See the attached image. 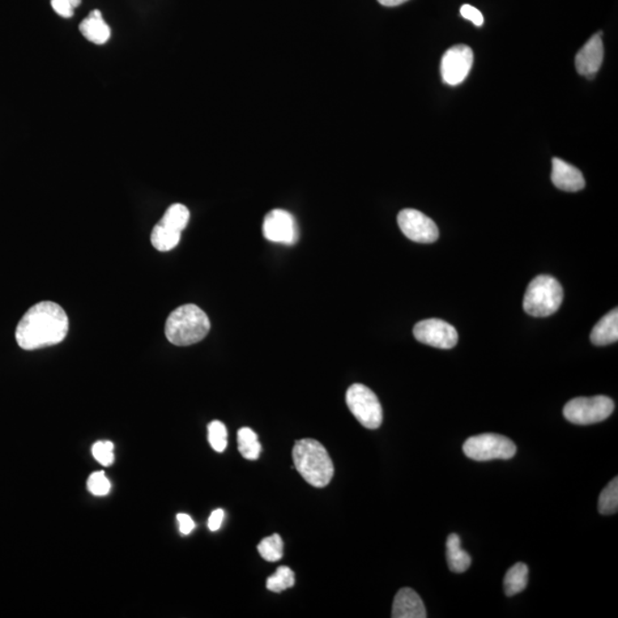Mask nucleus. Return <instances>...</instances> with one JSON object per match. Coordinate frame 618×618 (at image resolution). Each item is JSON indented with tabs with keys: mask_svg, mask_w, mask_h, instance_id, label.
I'll use <instances>...</instances> for the list:
<instances>
[{
	"mask_svg": "<svg viewBox=\"0 0 618 618\" xmlns=\"http://www.w3.org/2000/svg\"><path fill=\"white\" fill-rule=\"evenodd\" d=\"M79 30L88 41L95 42L97 45L106 44L109 41L110 35H112V30L105 23V20L102 19L99 10L89 13L88 18L79 24Z\"/></svg>",
	"mask_w": 618,
	"mask_h": 618,
	"instance_id": "15",
	"label": "nucleus"
},
{
	"mask_svg": "<svg viewBox=\"0 0 618 618\" xmlns=\"http://www.w3.org/2000/svg\"><path fill=\"white\" fill-rule=\"evenodd\" d=\"M225 518V512L223 510L213 511L211 517L208 518V527L211 531H217L220 530L221 524H223Z\"/></svg>",
	"mask_w": 618,
	"mask_h": 618,
	"instance_id": "31",
	"label": "nucleus"
},
{
	"mask_svg": "<svg viewBox=\"0 0 618 618\" xmlns=\"http://www.w3.org/2000/svg\"><path fill=\"white\" fill-rule=\"evenodd\" d=\"M263 233L266 240L281 244L293 245L300 238L295 217L281 208L271 211L265 217Z\"/></svg>",
	"mask_w": 618,
	"mask_h": 618,
	"instance_id": "11",
	"label": "nucleus"
},
{
	"mask_svg": "<svg viewBox=\"0 0 618 618\" xmlns=\"http://www.w3.org/2000/svg\"><path fill=\"white\" fill-rule=\"evenodd\" d=\"M179 528H180L181 534L189 535L195 530L194 520L189 514L179 513L177 515Z\"/></svg>",
	"mask_w": 618,
	"mask_h": 618,
	"instance_id": "30",
	"label": "nucleus"
},
{
	"mask_svg": "<svg viewBox=\"0 0 618 618\" xmlns=\"http://www.w3.org/2000/svg\"><path fill=\"white\" fill-rule=\"evenodd\" d=\"M426 608L416 591L403 587L395 595L392 617L393 618H425Z\"/></svg>",
	"mask_w": 618,
	"mask_h": 618,
	"instance_id": "14",
	"label": "nucleus"
},
{
	"mask_svg": "<svg viewBox=\"0 0 618 618\" xmlns=\"http://www.w3.org/2000/svg\"><path fill=\"white\" fill-rule=\"evenodd\" d=\"M460 15H462L464 19L471 21L476 27H481L484 23L483 13L477 10V8L468 5V4H466V5H463L462 8H460Z\"/></svg>",
	"mask_w": 618,
	"mask_h": 618,
	"instance_id": "28",
	"label": "nucleus"
},
{
	"mask_svg": "<svg viewBox=\"0 0 618 618\" xmlns=\"http://www.w3.org/2000/svg\"><path fill=\"white\" fill-rule=\"evenodd\" d=\"M413 336L429 346L450 349L458 343V332L451 324L438 318L424 319L413 327Z\"/></svg>",
	"mask_w": 618,
	"mask_h": 618,
	"instance_id": "8",
	"label": "nucleus"
},
{
	"mask_svg": "<svg viewBox=\"0 0 618 618\" xmlns=\"http://www.w3.org/2000/svg\"><path fill=\"white\" fill-rule=\"evenodd\" d=\"M210 327V319L198 306L183 305L166 319L165 336L176 346H190L206 338Z\"/></svg>",
	"mask_w": 618,
	"mask_h": 618,
	"instance_id": "3",
	"label": "nucleus"
},
{
	"mask_svg": "<svg viewBox=\"0 0 618 618\" xmlns=\"http://www.w3.org/2000/svg\"><path fill=\"white\" fill-rule=\"evenodd\" d=\"M258 551L263 559L268 562L279 561L283 557V540L279 534L266 537L258 545Z\"/></svg>",
	"mask_w": 618,
	"mask_h": 618,
	"instance_id": "24",
	"label": "nucleus"
},
{
	"mask_svg": "<svg viewBox=\"0 0 618 618\" xmlns=\"http://www.w3.org/2000/svg\"><path fill=\"white\" fill-rule=\"evenodd\" d=\"M296 583L295 573L289 568L287 566L279 567L276 573L272 575L270 578L267 579L266 586L267 589L275 592V594H280L285 590L293 587Z\"/></svg>",
	"mask_w": 618,
	"mask_h": 618,
	"instance_id": "22",
	"label": "nucleus"
},
{
	"mask_svg": "<svg viewBox=\"0 0 618 618\" xmlns=\"http://www.w3.org/2000/svg\"><path fill=\"white\" fill-rule=\"evenodd\" d=\"M51 5L57 12V14L62 16V18L69 19L74 16V7H72L69 0H52Z\"/></svg>",
	"mask_w": 618,
	"mask_h": 618,
	"instance_id": "29",
	"label": "nucleus"
},
{
	"mask_svg": "<svg viewBox=\"0 0 618 618\" xmlns=\"http://www.w3.org/2000/svg\"><path fill=\"white\" fill-rule=\"evenodd\" d=\"M530 581V568L523 562L511 567L505 575L504 591L507 596H513L526 589Z\"/></svg>",
	"mask_w": 618,
	"mask_h": 618,
	"instance_id": "18",
	"label": "nucleus"
},
{
	"mask_svg": "<svg viewBox=\"0 0 618 618\" xmlns=\"http://www.w3.org/2000/svg\"><path fill=\"white\" fill-rule=\"evenodd\" d=\"M208 438L212 449L217 453H224L228 445V432L224 423L220 420H213L208 426Z\"/></svg>",
	"mask_w": 618,
	"mask_h": 618,
	"instance_id": "25",
	"label": "nucleus"
},
{
	"mask_svg": "<svg viewBox=\"0 0 618 618\" xmlns=\"http://www.w3.org/2000/svg\"><path fill=\"white\" fill-rule=\"evenodd\" d=\"M238 450L245 459L257 460L262 453V445L257 433L249 428H242L237 433Z\"/></svg>",
	"mask_w": 618,
	"mask_h": 618,
	"instance_id": "20",
	"label": "nucleus"
},
{
	"mask_svg": "<svg viewBox=\"0 0 618 618\" xmlns=\"http://www.w3.org/2000/svg\"><path fill=\"white\" fill-rule=\"evenodd\" d=\"M473 51L467 45H456L447 51L441 61V76L443 82L450 87H456L466 79L472 69Z\"/></svg>",
	"mask_w": 618,
	"mask_h": 618,
	"instance_id": "9",
	"label": "nucleus"
},
{
	"mask_svg": "<svg viewBox=\"0 0 618 618\" xmlns=\"http://www.w3.org/2000/svg\"><path fill=\"white\" fill-rule=\"evenodd\" d=\"M379 4L383 6L394 7L402 5V4L408 2V0H378Z\"/></svg>",
	"mask_w": 618,
	"mask_h": 618,
	"instance_id": "32",
	"label": "nucleus"
},
{
	"mask_svg": "<svg viewBox=\"0 0 618 618\" xmlns=\"http://www.w3.org/2000/svg\"><path fill=\"white\" fill-rule=\"evenodd\" d=\"M68 330L69 318L62 307L53 301H42L21 318L15 338L21 348L35 351L63 342Z\"/></svg>",
	"mask_w": 618,
	"mask_h": 618,
	"instance_id": "1",
	"label": "nucleus"
},
{
	"mask_svg": "<svg viewBox=\"0 0 618 618\" xmlns=\"http://www.w3.org/2000/svg\"><path fill=\"white\" fill-rule=\"evenodd\" d=\"M564 289L559 281L549 275H540L528 285L523 298V309L534 318H548L560 309Z\"/></svg>",
	"mask_w": 618,
	"mask_h": 618,
	"instance_id": "4",
	"label": "nucleus"
},
{
	"mask_svg": "<svg viewBox=\"0 0 618 618\" xmlns=\"http://www.w3.org/2000/svg\"><path fill=\"white\" fill-rule=\"evenodd\" d=\"M181 240V234L172 232L168 228L157 224L153 227L151 236L152 244L161 253H168L179 244Z\"/></svg>",
	"mask_w": 618,
	"mask_h": 618,
	"instance_id": "21",
	"label": "nucleus"
},
{
	"mask_svg": "<svg viewBox=\"0 0 618 618\" xmlns=\"http://www.w3.org/2000/svg\"><path fill=\"white\" fill-rule=\"evenodd\" d=\"M447 561L449 569L456 574L466 573L470 568L472 562L470 554L460 547V539L457 534H451L447 537Z\"/></svg>",
	"mask_w": 618,
	"mask_h": 618,
	"instance_id": "17",
	"label": "nucleus"
},
{
	"mask_svg": "<svg viewBox=\"0 0 618 618\" xmlns=\"http://www.w3.org/2000/svg\"><path fill=\"white\" fill-rule=\"evenodd\" d=\"M552 182L557 189L564 191H579L586 187V180L581 171L575 166L560 159L552 161Z\"/></svg>",
	"mask_w": 618,
	"mask_h": 618,
	"instance_id": "13",
	"label": "nucleus"
},
{
	"mask_svg": "<svg viewBox=\"0 0 618 618\" xmlns=\"http://www.w3.org/2000/svg\"><path fill=\"white\" fill-rule=\"evenodd\" d=\"M604 60V42L601 32L595 33L586 42L575 59V65L579 75L594 78L599 71Z\"/></svg>",
	"mask_w": 618,
	"mask_h": 618,
	"instance_id": "12",
	"label": "nucleus"
},
{
	"mask_svg": "<svg viewBox=\"0 0 618 618\" xmlns=\"http://www.w3.org/2000/svg\"><path fill=\"white\" fill-rule=\"evenodd\" d=\"M110 488H112V484H110V481L105 472H95L89 475L88 489L95 496H106V494L109 493Z\"/></svg>",
	"mask_w": 618,
	"mask_h": 618,
	"instance_id": "27",
	"label": "nucleus"
},
{
	"mask_svg": "<svg viewBox=\"0 0 618 618\" xmlns=\"http://www.w3.org/2000/svg\"><path fill=\"white\" fill-rule=\"evenodd\" d=\"M463 450L467 458L476 462H488L493 459L513 458L517 454V446L509 438L485 433L467 438Z\"/></svg>",
	"mask_w": 618,
	"mask_h": 618,
	"instance_id": "5",
	"label": "nucleus"
},
{
	"mask_svg": "<svg viewBox=\"0 0 618 618\" xmlns=\"http://www.w3.org/2000/svg\"><path fill=\"white\" fill-rule=\"evenodd\" d=\"M190 212L183 204H173L164 213L163 218L161 219L160 225L173 232L182 233V230L187 227L189 223Z\"/></svg>",
	"mask_w": 618,
	"mask_h": 618,
	"instance_id": "19",
	"label": "nucleus"
},
{
	"mask_svg": "<svg viewBox=\"0 0 618 618\" xmlns=\"http://www.w3.org/2000/svg\"><path fill=\"white\" fill-rule=\"evenodd\" d=\"M292 456L297 471L307 484L317 488H323L330 484L335 467L322 443L314 438H302L293 447Z\"/></svg>",
	"mask_w": 618,
	"mask_h": 618,
	"instance_id": "2",
	"label": "nucleus"
},
{
	"mask_svg": "<svg viewBox=\"0 0 618 618\" xmlns=\"http://www.w3.org/2000/svg\"><path fill=\"white\" fill-rule=\"evenodd\" d=\"M346 403L362 426L377 429L383 423V408L377 395L362 383H354L346 393Z\"/></svg>",
	"mask_w": 618,
	"mask_h": 618,
	"instance_id": "6",
	"label": "nucleus"
},
{
	"mask_svg": "<svg viewBox=\"0 0 618 618\" xmlns=\"http://www.w3.org/2000/svg\"><path fill=\"white\" fill-rule=\"evenodd\" d=\"M114 443L110 441H99L92 447V455L97 462L102 466H113L115 462Z\"/></svg>",
	"mask_w": 618,
	"mask_h": 618,
	"instance_id": "26",
	"label": "nucleus"
},
{
	"mask_svg": "<svg viewBox=\"0 0 618 618\" xmlns=\"http://www.w3.org/2000/svg\"><path fill=\"white\" fill-rule=\"evenodd\" d=\"M398 224L401 232L413 242L429 244L438 238L437 224L424 213L413 210V208H404L401 211L398 216Z\"/></svg>",
	"mask_w": 618,
	"mask_h": 618,
	"instance_id": "10",
	"label": "nucleus"
},
{
	"mask_svg": "<svg viewBox=\"0 0 618 618\" xmlns=\"http://www.w3.org/2000/svg\"><path fill=\"white\" fill-rule=\"evenodd\" d=\"M618 340V310L613 309L595 324L591 332V342L596 346L616 343Z\"/></svg>",
	"mask_w": 618,
	"mask_h": 618,
	"instance_id": "16",
	"label": "nucleus"
},
{
	"mask_svg": "<svg viewBox=\"0 0 618 618\" xmlns=\"http://www.w3.org/2000/svg\"><path fill=\"white\" fill-rule=\"evenodd\" d=\"M615 409L613 401L608 396L576 398L570 400L564 408L565 419L576 425L600 423L611 417Z\"/></svg>",
	"mask_w": 618,
	"mask_h": 618,
	"instance_id": "7",
	"label": "nucleus"
},
{
	"mask_svg": "<svg viewBox=\"0 0 618 618\" xmlns=\"http://www.w3.org/2000/svg\"><path fill=\"white\" fill-rule=\"evenodd\" d=\"M600 514H615L618 510V479L615 477L600 493L598 502Z\"/></svg>",
	"mask_w": 618,
	"mask_h": 618,
	"instance_id": "23",
	"label": "nucleus"
}]
</instances>
